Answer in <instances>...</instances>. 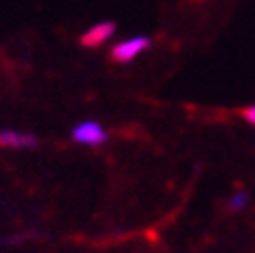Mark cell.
I'll use <instances>...</instances> for the list:
<instances>
[{"label": "cell", "instance_id": "5b68a950", "mask_svg": "<svg viewBox=\"0 0 255 253\" xmlns=\"http://www.w3.org/2000/svg\"><path fill=\"white\" fill-rule=\"evenodd\" d=\"M249 191H245V189H239V191H235L231 195V199H228V210L231 212H241L245 210L249 206Z\"/></svg>", "mask_w": 255, "mask_h": 253}, {"label": "cell", "instance_id": "277c9868", "mask_svg": "<svg viewBox=\"0 0 255 253\" xmlns=\"http://www.w3.org/2000/svg\"><path fill=\"white\" fill-rule=\"evenodd\" d=\"M112 35H117V23L114 21H100L94 27H89L81 35V46L85 48H102Z\"/></svg>", "mask_w": 255, "mask_h": 253}, {"label": "cell", "instance_id": "3957f363", "mask_svg": "<svg viewBox=\"0 0 255 253\" xmlns=\"http://www.w3.org/2000/svg\"><path fill=\"white\" fill-rule=\"evenodd\" d=\"M40 145V139L31 131L19 129H0V147L6 149H35Z\"/></svg>", "mask_w": 255, "mask_h": 253}, {"label": "cell", "instance_id": "6da1fadb", "mask_svg": "<svg viewBox=\"0 0 255 253\" xmlns=\"http://www.w3.org/2000/svg\"><path fill=\"white\" fill-rule=\"evenodd\" d=\"M151 37L149 35H133L127 37V40L117 42L110 48V58L119 65H127V62H133L137 56H141L143 52L151 48Z\"/></svg>", "mask_w": 255, "mask_h": 253}, {"label": "cell", "instance_id": "52a82bcc", "mask_svg": "<svg viewBox=\"0 0 255 253\" xmlns=\"http://www.w3.org/2000/svg\"><path fill=\"white\" fill-rule=\"evenodd\" d=\"M241 117H243L245 123H249V125L255 126V104H251V106H247V108L241 110Z\"/></svg>", "mask_w": 255, "mask_h": 253}, {"label": "cell", "instance_id": "7a4b0ae2", "mask_svg": "<svg viewBox=\"0 0 255 253\" xmlns=\"http://www.w3.org/2000/svg\"><path fill=\"white\" fill-rule=\"evenodd\" d=\"M71 139L79 145H87V147H102L108 143V131L104 129V125H100L98 121H83L79 125L73 126L71 131Z\"/></svg>", "mask_w": 255, "mask_h": 253}, {"label": "cell", "instance_id": "8992f818", "mask_svg": "<svg viewBox=\"0 0 255 253\" xmlns=\"http://www.w3.org/2000/svg\"><path fill=\"white\" fill-rule=\"evenodd\" d=\"M40 235H42L40 231H23L12 237H0V245H19V243L29 241V239H37Z\"/></svg>", "mask_w": 255, "mask_h": 253}]
</instances>
